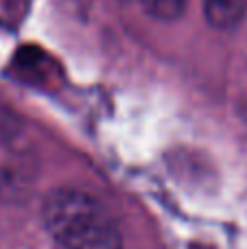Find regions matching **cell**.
I'll list each match as a JSON object with an SVG mask.
<instances>
[{
  "label": "cell",
  "mask_w": 247,
  "mask_h": 249,
  "mask_svg": "<svg viewBox=\"0 0 247 249\" xmlns=\"http://www.w3.org/2000/svg\"><path fill=\"white\" fill-rule=\"evenodd\" d=\"M206 20L219 31H230L241 24L247 11V0H206Z\"/></svg>",
  "instance_id": "obj_2"
},
{
  "label": "cell",
  "mask_w": 247,
  "mask_h": 249,
  "mask_svg": "<svg viewBox=\"0 0 247 249\" xmlns=\"http://www.w3.org/2000/svg\"><path fill=\"white\" fill-rule=\"evenodd\" d=\"M44 225L64 249H123V234L107 208L79 188H55L42 206Z\"/></svg>",
  "instance_id": "obj_1"
},
{
  "label": "cell",
  "mask_w": 247,
  "mask_h": 249,
  "mask_svg": "<svg viewBox=\"0 0 247 249\" xmlns=\"http://www.w3.org/2000/svg\"><path fill=\"white\" fill-rule=\"evenodd\" d=\"M186 4L188 0H142L144 11L151 18H156V20H164V22L177 20L184 13Z\"/></svg>",
  "instance_id": "obj_3"
}]
</instances>
